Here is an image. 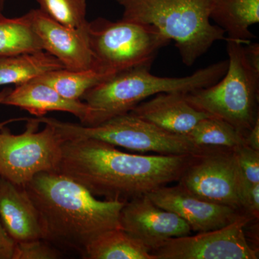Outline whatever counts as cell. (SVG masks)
Segmentation results:
<instances>
[{
    "label": "cell",
    "instance_id": "12",
    "mask_svg": "<svg viewBox=\"0 0 259 259\" xmlns=\"http://www.w3.org/2000/svg\"><path fill=\"white\" fill-rule=\"evenodd\" d=\"M148 197L158 207L180 216L192 231L199 233L228 226L243 214L238 209L199 198L179 185L161 187Z\"/></svg>",
    "mask_w": 259,
    "mask_h": 259
},
{
    "label": "cell",
    "instance_id": "17",
    "mask_svg": "<svg viewBox=\"0 0 259 259\" xmlns=\"http://www.w3.org/2000/svg\"><path fill=\"white\" fill-rule=\"evenodd\" d=\"M209 18L229 40L249 44L255 37L249 28L259 22V0H212Z\"/></svg>",
    "mask_w": 259,
    "mask_h": 259
},
{
    "label": "cell",
    "instance_id": "4",
    "mask_svg": "<svg viewBox=\"0 0 259 259\" xmlns=\"http://www.w3.org/2000/svg\"><path fill=\"white\" fill-rule=\"evenodd\" d=\"M123 8V20L156 27L175 41L181 59L192 66L218 40H228L224 30L210 23L212 0H115Z\"/></svg>",
    "mask_w": 259,
    "mask_h": 259
},
{
    "label": "cell",
    "instance_id": "11",
    "mask_svg": "<svg viewBox=\"0 0 259 259\" xmlns=\"http://www.w3.org/2000/svg\"><path fill=\"white\" fill-rule=\"evenodd\" d=\"M120 226L151 253L167 240L188 236L192 231L182 218L158 207L148 195L125 202L121 209Z\"/></svg>",
    "mask_w": 259,
    "mask_h": 259
},
{
    "label": "cell",
    "instance_id": "7",
    "mask_svg": "<svg viewBox=\"0 0 259 259\" xmlns=\"http://www.w3.org/2000/svg\"><path fill=\"white\" fill-rule=\"evenodd\" d=\"M37 119L40 123L52 125L64 141L95 139L136 152L161 155L195 154L202 148L196 146L187 136L167 132L131 112L95 126L63 122L45 116Z\"/></svg>",
    "mask_w": 259,
    "mask_h": 259
},
{
    "label": "cell",
    "instance_id": "14",
    "mask_svg": "<svg viewBox=\"0 0 259 259\" xmlns=\"http://www.w3.org/2000/svg\"><path fill=\"white\" fill-rule=\"evenodd\" d=\"M0 220L16 243L47 238L39 213L25 187L2 177Z\"/></svg>",
    "mask_w": 259,
    "mask_h": 259
},
{
    "label": "cell",
    "instance_id": "6",
    "mask_svg": "<svg viewBox=\"0 0 259 259\" xmlns=\"http://www.w3.org/2000/svg\"><path fill=\"white\" fill-rule=\"evenodd\" d=\"M88 37L92 68L110 74L134 68L151 69L159 51L171 42L156 27L123 19L89 22Z\"/></svg>",
    "mask_w": 259,
    "mask_h": 259
},
{
    "label": "cell",
    "instance_id": "29",
    "mask_svg": "<svg viewBox=\"0 0 259 259\" xmlns=\"http://www.w3.org/2000/svg\"><path fill=\"white\" fill-rule=\"evenodd\" d=\"M11 90L12 89L10 88H5L3 89L2 91H0V105H2V103H3V101L4 100L5 97H6L7 95H8V93L11 91Z\"/></svg>",
    "mask_w": 259,
    "mask_h": 259
},
{
    "label": "cell",
    "instance_id": "10",
    "mask_svg": "<svg viewBox=\"0 0 259 259\" xmlns=\"http://www.w3.org/2000/svg\"><path fill=\"white\" fill-rule=\"evenodd\" d=\"M252 219L243 214L218 229L170 238L151 254L156 259H258V250L250 246L244 232Z\"/></svg>",
    "mask_w": 259,
    "mask_h": 259
},
{
    "label": "cell",
    "instance_id": "21",
    "mask_svg": "<svg viewBox=\"0 0 259 259\" xmlns=\"http://www.w3.org/2000/svg\"><path fill=\"white\" fill-rule=\"evenodd\" d=\"M40 51H44L41 42L26 15L0 18V56Z\"/></svg>",
    "mask_w": 259,
    "mask_h": 259
},
{
    "label": "cell",
    "instance_id": "2",
    "mask_svg": "<svg viewBox=\"0 0 259 259\" xmlns=\"http://www.w3.org/2000/svg\"><path fill=\"white\" fill-rule=\"evenodd\" d=\"M40 215L46 240L79 250L104 232L120 228L126 202L99 199L58 171L42 172L25 186Z\"/></svg>",
    "mask_w": 259,
    "mask_h": 259
},
{
    "label": "cell",
    "instance_id": "24",
    "mask_svg": "<svg viewBox=\"0 0 259 259\" xmlns=\"http://www.w3.org/2000/svg\"><path fill=\"white\" fill-rule=\"evenodd\" d=\"M61 258L60 252L49 241L44 239L18 242L15 247L13 259H57Z\"/></svg>",
    "mask_w": 259,
    "mask_h": 259
},
{
    "label": "cell",
    "instance_id": "1",
    "mask_svg": "<svg viewBox=\"0 0 259 259\" xmlns=\"http://www.w3.org/2000/svg\"><path fill=\"white\" fill-rule=\"evenodd\" d=\"M194 155L136 154L98 140H67L57 171L95 197L127 202L178 182Z\"/></svg>",
    "mask_w": 259,
    "mask_h": 259
},
{
    "label": "cell",
    "instance_id": "13",
    "mask_svg": "<svg viewBox=\"0 0 259 259\" xmlns=\"http://www.w3.org/2000/svg\"><path fill=\"white\" fill-rule=\"evenodd\" d=\"M25 15L40 39L42 50L60 61L65 69L84 70L93 67L88 27L69 28L52 20L39 9L31 10Z\"/></svg>",
    "mask_w": 259,
    "mask_h": 259
},
{
    "label": "cell",
    "instance_id": "26",
    "mask_svg": "<svg viewBox=\"0 0 259 259\" xmlns=\"http://www.w3.org/2000/svg\"><path fill=\"white\" fill-rule=\"evenodd\" d=\"M16 242L10 237L0 220V259L14 258Z\"/></svg>",
    "mask_w": 259,
    "mask_h": 259
},
{
    "label": "cell",
    "instance_id": "16",
    "mask_svg": "<svg viewBox=\"0 0 259 259\" xmlns=\"http://www.w3.org/2000/svg\"><path fill=\"white\" fill-rule=\"evenodd\" d=\"M2 105L19 107L36 117L50 112H69L76 116L83 125H87L92 114V109L84 102L65 98L54 89L35 79L12 89Z\"/></svg>",
    "mask_w": 259,
    "mask_h": 259
},
{
    "label": "cell",
    "instance_id": "22",
    "mask_svg": "<svg viewBox=\"0 0 259 259\" xmlns=\"http://www.w3.org/2000/svg\"><path fill=\"white\" fill-rule=\"evenodd\" d=\"M196 146L234 148L245 144V136L226 121L207 117L186 135Z\"/></svg>",
    "mask_w": 259,
    "mask_h": 259
},
{
    "label": "cell",
    "instance_id": "30",
    "mask_svg": "<svg viewBox=\"0 0 259 259\" xmlns=\"http://www.w3.org/2000/svg\"><path fill=\"white\" fill-rule=\"evenodd\" d=\"M7 0H0V18H3L4 15H3V11H4L5 3H6Z\"/></svg>",
    "mask_w": 259,
    "mask_h": 259
},
{
    "label": "cell",
    "instance_id": "20",
    "mask_svg": "<svg viewBox=\"0 0 259 259\" xmlns=\"http://www.w3.org/2000/svg\"><path fill=\"white\" fill-rule=\"evenodd\" d=\"M114 75L95 68L84 70L61 69L49 71L35 79L54 89L65 98L81 100L88 90Z\"/></svg>",
    "mask_w": 259,
    "mask_h": 259
},
{
    "label": "cell",
    "instance_id": "27",
    "mask_svg": "<svg viewBox=\"0 0 259 259\" xmlns=\"http://www.w3.org/2000/svg\"><path fill=\"white\" fill-rule=\"evenodd\" d=\"M244 49L247 58L251 66L259 71V45L258 42L245 44Z\"/></svg>",
    "mask_w": 259,
    "mask_h": 259
},
{
    "label": "cell",
    "instance_id": "23",
    "mask_svg": "<svg viewBox=\"0 0 259 259\" xmlns=\"http://www.w3.org/2000/svg\"><path fill=\"white\" fill-rule=\"evenodd\" d=\"M39 10L57 23L71 28L88 27L87 0H35Z\"/></svg>",
    "mask_w": 259,
    "mask_h": 259
},
{
    "label": "cell",
    "instance_id": "28",
    "mask_svg": "<svg viewBox=\"0 0 259 259\" xmlns=\"http://www.w3.org/2000/svg\"><path fill=\"white\" fill-rule=\"evenodd\" d=\"M245 144L252 149L259 151V117L245 136Z\"/></svg>",
    "mask_w": 259,
    "mask_h": 259
},
{
    "label": "cell",
    "instance_id": "8",
    "mask_svg": "<svg viewBox=\"0 0 259 259\" xmlns=\"http://www.w3.org/2000/svg\"><path fill=\"white\" fill-rule=\"evenodd\" d=\"M22 134H12L0 122V177L25 186L42 172L57 171L64 142L49 123L39 131L37 118L27 120Z\"/></svg>",
    "mask_w": 259,
    "mask_h": 259
},
{
    "label": "cell",
    "instance_id": "18",
    "mask_svg": "<svg viewBox=\"0 0 259 259\" xmlns=\"http://www.w3.org/2000/svg\"><path fill=\"white\" fill-rule=\"evenodd\" d=\"M65 69L60 61L45 51L0 56V86L22 84L37 76Z\"/></svg>",
    "mask_w": 259,
    "mask_h": 259
},
{
    "label": "cell",
    "instance_id": "19",
    "mask_svg": "<svg viewBox=\"0 0 259 259\" xmlns=\"http://www.w3.org/2000/svg\"><path fill=\"white\" fill-rule=\"evenodd\" d=\"M81 253L86 259H156L142 243L120 228L104 232Z\"/></svg>",
    "mask_w": 259,
    "mask_h": 259
},
{
    "label": "cell",
    "instance_id": "9",
    "mask_svg": "<svg viewBox=\"0 0 259 259\" xmlns=\"http://www.w3.org/2000/svg\"><path fill=\"white\" fill-rule=\"evenodd\" d=\"M178 182L182 188L199 198L242 209L240 171L233 148L202 147Z\"/></svg>",
    "mask_w": 259,
    "mask_h": 259
},
{
    "label": "cell",
    "instance_id": "5",
    "mask_svg": "<svg viewBox=\"0 0 259 259\" xmlns=\"http://www.w3.org/2000/svg\"><path fill=\"white\" fill-rule=\"evenodd\" d=\"M226 41V74L214 84L186 93L185 97L197 110L226 121L246 136L258 117L259 71L250 64L245 44Z\"/></svg>",
    "mask_w": 259,
    "mask_h": 259
},
{
    "label": "cell",
    "instance_id": "3",
    "mask_svg": "<svg viewBox=\"0 0 259 259\" xmlns=\"http://www.w3.org/2000/svg\"><path fill=\"white\" fill-rule=\"evenodd\" d=\"M228 60L197 70L183 77H162L146 67L120 71L88 90L81 101L92 109L88 125L95 126L130 112L148 97L163 93H188L211 86L226 74Z\"/></svg>",
    "mask_w": 259,
    "mask_h": 259
},
{
    "label": "cell",
    "instance_id": "15",
    "mask_svg": "<svg viewBox=\"0 0 259 259\" xmlns=\"http://www.w3.org/2000/svg\"><path fill=\"white\" fill-rule=\"evenodd\" d=\"M185 94H158L151 100L141 102L130 112L167 132L186 136L197 122L212 116L192 106Z\"/></svg>",
    "mask_w": 259,
    "mask_h": 259
},
{
    "label": "cell",
    "instance_id": "25",
    "mask_svg": "<svg viewBox=\"0 0 259 259\" xmlns=\"http://www.w3.org/2000/svg\"><path fill=\"white\" fill-rule=\"evenodd\" d=\"M242 177L251 184L259 183V151L246 144L233 148Z\"/></svg>",
    "mask_w": 259,
    "mask_h": 259
}]
</instances>
